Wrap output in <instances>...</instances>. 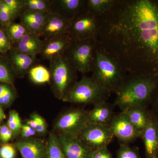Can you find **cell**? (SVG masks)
I'll list each match as a JSON object with an SVG mask.
<instances>
[{
  "label": "cell",
  "instance_id": "cell-22",
  "mask_svg": "<svg viewBox=\"0 0 158 158\" xmlns=\"http://www.w3.org/2000/svg\"><path fill=\"white\" fill-rule=\"evenodd\" d=\"M116 2V0H87V6L100 17L110 11Z\"/></svg>",
  "mask_w": 158,
  "mask_h": 158
},
{
  "label": "cell",
  "instance_id": "cell-14",
  "mask_svg": "<svg viewBox=\"0 0 158 158\" xmlns=\"http://www.w3.org/2000/svg\"><path fill=\"white\" fill-rule=\"evenodd\" d=\"M70 25V21L52 13L43 27L40 37L45 40L68 34Z\"/></svg>",
  "mask_w": 158,
  "mask_h": 158
},
{
  "label": "cell",
  "instance_id": "cell-10",
  "mask_svg": "<svg viewBox=\"0 0 158 158\" xmlns=\"http://www.w3.org/2000/svg\"><path fill=\"white\" fill-rule=\"evenodd\" d=\"M109 126L114 137L123 144H127L141 137V133L131 123L124 112L114 115Z\"/></svg>",
  "mask_w": 158,
  "mask_h": 158
},
{
  "label": "cell",
  "instance_id": "cell-7",
  "mask_svg": "<svg viewBox=\"0 0 158 158\" xmlns=\"http://www.w3.org/2000/svg\"><path fill=\"white\" fill-rule=\"evenodd\" d=\"M99 16L86 7L70 21L68 34L73 39L97 40Z\"/></svg>",
  "mask_w": 158,
  "mask_h": 158
},
{
  "label": "cell",
  "instance_id": "cell-12",
  "mask_svg": "<svg viewBox=\"0 0 158 158\" xmlns=\"http://www.w3.org/2000/svg\"><path fill=\"white\" fill-rule=\"evenodd\" d=\"M59 144L66 158H90L92 151L77 138L61 134L58 138Z\"/></svg>",
  "mask_w": 158,
  "mask_h": 158
},
{
  "label": "cell",
  "instance_id": "cell-28",
  "mask_svg": "<svg viewBox=\"0 0 158 158\" xmlns=\"http://www.w3.org/2000/svg\"><path fill=\"white\" fill-rule=\"evenodd\" d=\"M7 125L14 136L18 135L21 132L22 124L19 114L15 110L11 111L9 113Z\"/></svg>",
  "mask_w": 158,
  "mask_h": 158
},
{
  "label": "cell",
  "instance_id": "cell-15",
  "mask_svg": "<svg viewBox=\"0 0 158 158\" xmlns=\"http://www.w3.org/2000/svg\"><path fill=\"white\" fill-rule=\"evenodd\" d=\"M141 137L144 143L146 158H156L158 153V121L152 115Z\"/></svg>",
  "mask_w": 158,
  "mask_h": 158
},
{
  "label": "cell",
  "instance_id": "cell-44",
  "mask_svg": "<svg viewBox=\"0 0 158 158\" xmlns=\"http://www.w3.org/2000/svg\"><path fill=\"white\" fill-rule=\"evenodd\" d=\"M3 1L0 0V11H1V8H2V4Z\"/></svg>",
  "mask_w": 158,
  "mask_h": 158
},
{
  "label": "cell",
  "instance_id": "cell-26",
  "mask_svg": "<svg viewBox=\"0 0 158 158\" xmlns=\"http://www.w3.org/2000/svg\"><path fill=\"white\" fill-rule=\"evenodd\" d=\"M50 14L41 11L23 10L21 14V20H28L39 24L43 27Z\"/></svg>",
  "mask_w": 158,
  "mask_h": 158
},
{
  "label": "cell",
  "instance_id": "cell-1",
  "mask_svg": "<svg viewBox=\"0 0 158 158\" xmlns=\"http://www.w3.org/2000/svg\"><path fill=\"white\" fill-rule=\"evenodd\" d=\"M97 40L128 73L158 76V0H116Z\"/></svg>",
  "mask_w": 158,
  "mask_h": 158
},
{
  "label": "cell",
  "instance_id": "cell-19",
  "mask_svg": "<svg viewBox=\"0 0 158 158\" xmlns=\"http://www.w3.org/2000/svg\"><path fill=\"white\" fill-rule=\"evenodd\" d=\"M44 43V41L39 36L31 32L15 44V46L13 48L36 59L37 55L41 52Z\"/></svg>",
  "mask_w": 158,
  "mask_h": 158
},
{
  "label": "cell",
  "instance_id": "cell-45",
  "mask_svg": "<svg viewBox=\"0 0 158 158\" xmlns=\"http://www.w3.org/2000/svg\"><path fill=\"white\" fill-rule=\"evenodd\" d=\"M156 158H158V153L157 155V156H156Z\"/></svg>",
  "mask_w": 158,
  "mask_h": 158
},
{
  "label": "cell",
  "instance_id": "cell-35",
  "mask_svg": "<svg viewBox=\"0 0 158 158\" xmlns=\"http://www.w3.org/2000/svg\"><path fill=\"white\" fill-rule=\"evenodd\" d=\"M15 98V93L11 87L6 91L5 94L0 98V106H9L14 101Z\"/></svg>",
  "mask_w": 158,
  "mask_h": 158
},
{
  "label": "cell",
  "instance_id": "cell-20",
  "mask_svg": "<svg viewBox=\"0 0 158 158\" xmlns=\"http://www.w3.org/2000/svg\"><path fill=\"white\" fill-rule=\"evenodd\" d=\"M131 123L141 134L147 126L152 115L148 108L135 107L124 111Z\"/></svg>",
  "mask_w": 158,
  "mask_h": 158
},
{
  "label": "cell",
  "instance_id": "cell-21",
  "mask_svg": "<svg viewBox=\"0 0 158 158\" xmlns=\"http://www.w3.org/2000/svg\"><path fill=\"white\" fill-rule=\"evenodd\" d=\"M28 73L31 81L35 84H44L50 82V71L44 65L33 66Z\"/></svg>",
  "mask_w": 158,
  "mask_h": 158
},
{
  "label": "cell",
  "instance_id": "cell-32",
  "mask_svg": "<svg viewBox=\"0 0 158 158\" xmlns=\"http://www.w3.org/2000/svg\"><path fill=\"white\" fill-rule=\"evenodd\" d=\"M0 43L2 46L4 53L9 52L12 48V44L6 31L0 27Z\"/></svg>",
  "mask_w": 158,
  "mask_h": 158
},
{
  "label": "cell",
  "instance_id": "cell-24",
  "mask_svg": "<svg viewBox=\"0 0 158 158\" xmlns=\"http://www.w3.org/2000/svg\"><path fill=\"white\" fill-rule=\"evenodd\" d=\"M45 158H66L59 144L58 139L54 134L49 138Z\"/></svg>",
  "mask_w": 158,
  "mask_h": 158
},
{
  "label": "cell",
  "instance_id": "cell-30",
  "mask_svg": "<svg viewBox=\"0 0 158 158\" xmlns=\"http://www.w3.org/2000/svg\"><path fill=\"white\" fill-rule=\"evenodd\" d=\"M117 158H141L138 151L122 144L120 145L117 153Z\"/></svg>",
  "mask_w": 158,
  "mask_h": 158
},
{
  "label": "cell",
  "instance_id": "cell-17",
  "mask_svg": "<svg viewBox=\"0 0 158 158\" xmlns=\"http://www.w3.org/2000/svg\"><path fill=\"white\" fill-rule=\"evenodd\" d=\"M114 106L106 101L94 104L93 109L88 112L89 123L109 125L114 116Z\"/></svg>",
  "mask_w": 158,
  "mask_h": 158
},
{
  "label": "cell",
  "instance_id": "cell-42",
  "mask_svg": "<svg viewBox=\"0 0 158 158\" xmlns=\"http://www.w3.org/2000/svg\"><path fill=\"white\" fill-rule=\"evenodd\" d=\"M12 135H13V133H12L11 130L9 129L8 132L7 133V135H6V138H5V140H4V142H7V141L10 140L11 137H12Z\"/></svg>",
  "mask_w": 158,
  "mask_h": 158
},
{
  "label": "cell",
  "instance_id": "cell-36",
  "mask_svg": "<svg viewBox=\"0 0 158 158\" xmlns=\"http://www.w3.org/2000/svg\"><path fill=\"white\" fill-rule=\"evenodd\" d=\"M90 158H112V156L107 147H105L93 150Z\"/></svg>",
  "mask_w": 158,
  "mask_h": 158
},
{
  "label": "cell",
  "instance_id": "cell-11",
  "mask_svg": "<svg viewBox=\"0 0 158 158\" xmlns=\"http://www.w3.org/2000/svg\"><path fill=\"white\" fill-rule=\"evenodd\" d=\"M73 40L69 34H66L44 40V43L40 54L44 59L49 61L64 56L70 46Z\"/></svg>",
  "mask_w": 158,
  "mask_h": 158
},
{
  "label": "cell",
  "instance_id": "cell-41",
  "mask_svg": "<svg viewBox=\"0 0 158 158\" xmlns=\"http://www.w3.org/2000/svg\"><path fill=\"white\" fill-rule=\"evenodd\" d=\"M21 135L23 138H26V139H27L32 136L31 134L28 132L26 130L22 129H21Z\"/></svg>",
  "mask_w": 158,
  "mask_h": 158
},
{
  "label": "cell",
  "instance_id": "cell-8",
  "mask_svg": "<svg viewBox=\"0 0 158 158\" xmlns=\"http://www.w3.org/2000/svg\"><path fill=\"white\" fill-rule=\"evenodd\" d=\"M88 123V112L80 109H73L67 111L59 117L55 127L62 135L77 138Z\"/></svg>",
  "mask_w": 158,
  "mask_h": 158
},
{
  "label": "cell",
  "instance_id": "cell-27",
  "mask_svg": "<svg viewBox=\"0 0 158 158\" xmlns=\"http://www.w3.org/2000/svg\"><path fill=\"white\" fill-rule=\"evenodd\" d=\"M14 74L9 60L0 59V83L12 85Z\"/></svg>",
  "mask_w": 158,
  "mask_h": 158
},
{
  "label": "cell",
  "instance_id": "cell-40",
  "mask_svg": "<svg viewBox=\"0 0 158 158\" xmlns=\"http://www.w3.org/2000/svg\"><path fill=\"white\" fill-rule=\"evenodd\" d=\"M27 124L34 130H35L37 126V123L34 119H32V118L29 119L27 121Z\"/></svg>",
  "mask_w": 158,
  "mask_h": 158
},
{
  "label": "cell",
  "instance_id": "cell-6",
  "mask_svg": "<svg viewBox=\"0 0 158 158\" xmlns=\"http://www.w3.org/2000/svg\"><path fill=\"white\" fill-rule=\"evenodd\" d=\"M96 39H73L65 54V57L77 72L82 74L92 72Z\"/></svg>",
  "mask_w": 158,
  "mask_h": 158
},
{
  "label": "cell",
  "instance_id": "cell-34",
  "mask_svg": "<svg viewBox=\"0 0 158 158\" xmlns=\"http://www.w3.org/2000/svg\"><path fill=\"white\" fill-rule=\"evenodd\" d=\"M15 154V148L11 144H4L0 147L1 158H14Z\"/></svg>",
  "mask_w": 158,
  "mask_h": 158
},
{
  "label": "cell",
  "instance_id": "cell-29",
  "mask_svg": "<svg viewBox=\"0 0 158 158\" xmlns=\"http://www.w3.org/2000/svg\"><path fill=\"white\" fill-rule=\"evenodd\" d=\"M14 19L11 10L3 1L0 11V25L7 27L12 23V21Z\"/></svg>",
  "mask_w": 158,
  "mask_h": 158
},
{
  "label": "cell",
  "instance_id": "cell-43",
  "mask_svg": "<svg viewBox=\"0 0 158 158\" xmlns=\"http://www.w3.org/2000/svg\"><path fill=\"white\" fill-rule=\"evenodd\" d=\"M5 118H6V115H5L2 108L0 106V124L3 119Z\"/></svg>",
  "mask_w": 158,
  "mask_h": 158
},
{
  "label": "cell",
  "instance_id": "cell-3",
  "mask_svg": "<svg viewBox=\"0 0 158 158\" xmlns=\"http://www.w3.org/2000/svg\"><path fill=\"white\" fill-rule=\"evenodd\" d=\"M92 72V78L97 83L111 93H115L128 73L118 59L98 41Z\"/></svg>",
  "mask_w": 158,
  "mask_h": 158
},
{
  "label": "cell",
  "instance_id": "cell-23",
  "mask_svg": "<svg viewBox=\"0 0 158 158\" xmlns=\"http://www.w3.org/2000/svg\"><path fill=\"white\" fill-rule=\"evenodd\" d=\"M6 27V33L9 39L11 42L14 44L19 42L26 34L31 33L29 29L22 23H12Z\"/></svg>",
  "mask_w": 158,
  "mask_h": 158
},
{
  "label": "cell",
  "instance_id": "cell-16",
  "mask_svg": "<svg viewBox=\"0 0 158 158\" xmlns=\"http://www.w3.org/2000/svg\"><path fill=\"white\" fill-rule=\"evenodd\" d=\"M10 52L9 62L15 74L23 77L34 66L35 59L12 47Z\"/></svg>",
  "mask_w": 158,
  "mask_h": 158
},
{
  "label": "cell",
  "instance_id": "cell-5",
  "mask_svg": "<svg viewBox=\"0 0 158 158\" xmlns=\"http://www.w3.org/2000/svg\"><path fill=\"white\" fill-rule=\"evenodd\" d=\"M49 70L53 91L57 97L63 100L77 82L75 80L77 71L71 65L65 55L50 61Z\"/></svg>",
  "mask_w": 158,
  "mask_h": 158
},
{
  "label": "cell",
  "instance_id": "cell-33",
  "mask_svg": "<svg viewBox=\"0 0 158 158\" xmlns=\"http://www.w3.org/2000/svg\"><path fill=\"white\" fill-rule=\"evenodd\" d=\"M149 105L151 106V113L158 121V84L153 92Z\"/></svg>",
  "mask_w": 158,
  "mask_h": 158
},
{
  "label": "cell",
  "instance_id": "cell-4",
  "mask_svg": "<svg viewBox=\"0 0 158 158\" xmlns=\"http://www.w3.org/2000/svg\"><path fill=\"white\" fill-rule=\"evenodd\" d=\"M111 93L99 85L92 77H84L74 84L63 100L73 103L94 105L106 101Z\"/></svg>",
  "mask_w": 158,
  "mask_h": 158
},
{
  "label": "cell",
  "instance_id": "cell-31",
  "mask_svg": "<svg viewBox=\"0 0 158 158\" xmlns=\"http://www.w3.org/2000/svg\"><path fill=\"white\" fill-rule=\"evenodd\" d=\"M10 9L15 19L20 15L24 9V0H3Z\"/></svg>",
  "mask_w": 158,
  "mask_h": 158
},
{
  "label": "cell",
  "instance_id": "cell-2",
  "mask_svg": "<svg viewBox=\"0 0 158 158\" xmlns=\"http://www.w3.org/2000/svg\"><path fill=\"white\" fill-rule=\"evenodd\" d=\"M158 84V75L128 73L116 93L113 106L122 112L135 107L148 108Z\"/></svg>",
  "mask_w": 158,
  "mask_h": 158
},
{
  "label": "cell",
  "instance_id": "cell-9",
  "mask_svg": "<svg viewBox=\"0 0 158 158\" xmlns=\"http://www.w3.org/2000/svg\"><path fill=\"white\" fill-rule=\"evenodd\" d=\"M114 137L109 125L89 123L77 138L93 151L107 147Z\"/></svg>",
  "mask_w": 158,
  "mask_h": 158
},
{
  "label": "cell",
  "instance_id": "cell-38",
  "mask_svg": "<svg viewBox=\"0 0 158 158\" xmlns=\"http://www.w3.org/2000/svg\"><path fill=\"white\" fill-rule=\"evenodd\" d=\"M10 85L4 83L0 84V98L5 94L6 91L10 88Z\"/></svg>",
  "mask_w": 158,
  "mask_h": 158
},
{
  "label": "cell",
  "instance_id": "cell-39",
  "mask_svg": "<svg viewBox=\"0 0 158 158\" xmlns=\"http://www.w3.org/2000/svg\"><path fill=\"white\" fill-rule=\"evenodd\" d=\"M21 129L26 130L29 133L31 134V135L33 136L35 135L36 132L35 130L32 128L31 127L29 126L28 125H22Z\"/></svg>",
  "mask_w": 158,
  "mask_h": 158
},
{
  "label": "cell",
  "instance_id": "cell-37",
  "mask_svg": "<svg viewBox=\"0 0 158 158\" xmlns=\"http://www.w3.org/2000/svg\"><path fill=\"white\" fill-rule=\"evenodd\" d=\"M9 129L8 126L3 125L0 127V139L4 142Z\"/></svg>",
  "mask_w": 158,
  "mask_h": 158
},
{
  "label": "cell",
  "instance_id": "cell-13",
  "mask_svg": "<svg viewBox=\"0 0 158 158\" xmlns=\"http://www.w3.org/2000/svg\"><path fill=\"white\" fill-rule=\"evenodd\" d=\"M52 13L71 21L87 7V0H51Z\"/></svg>",
  "mask_w": 158,
  "mask_h": 158
},
{
  "label": "cell",
  "instance_id": "cell-25",
  "mask_svg": "<svg viewBox=\"0 0 158 158\" xmlns=\"http://www.w3.org/2000/svg\"><path fill=\"white\" fill-rule=\"evenodd\" d=\"M23 10L41 11L50 14L52 13L50 0H24Z\"/></svg>",
  "mask_w": 158,
  "mask_h": 158
},
{
  "label": "cell",
  "instance_id": "cell-18",
  "mask_svg": "<svg viewBox=\"0 0 158 158\" xmlns=\"http://www.w3.org/2000/svg\"><path fill=\"white\" fill-rule=\"evenodd\" d=\"M15 146L22 158H44L45 153L44 143L39 139L19 141L15 143Z\"/></svg>",
  "mask_w": 158,
  "mask_h": 158
}]
</instances>
